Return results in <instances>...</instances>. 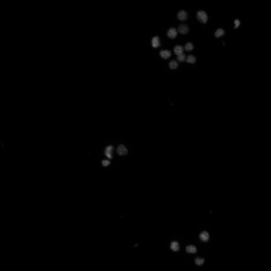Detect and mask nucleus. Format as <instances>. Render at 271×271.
I'll return each mask as SVG.
<instances>
[{"instance_id": "nucleus-1", "label": "nucleus", "mask_w": 271, "mask_h": 271, "mask_svg": "<svg viewBox=\"0 0 271 271\" xmlns=\"http://www.w3.org/2000/svg\"><path fill=\"white\" fill-rule=\"evenodd\" d=\"M197 17L200 22L204 24L207 22L208 19L207 14L205 12L202 11L198 12L197 14Z\"/></svg>"}, {"instance_id": "nucleus-2", "label": "nucleus", "mask_w": 271, "mask_h": 271, "mask_svg": "<svg viewBox=\"0 0 271 271\" xmlns=\"http://www.w3.org/2000/svg\"><path fill=\"white\" fill-rule=\"evenodd\" d=\"M118 154L120 156L125 155L128 153V150L124 145L120 144L118 146L116 149Z\"/></svg>"}, {"instance_id": "nucleus-3", "label": "nucleus", "mask_w": 271, "mask_h": 271, "mask_svg": "<svg viewBox=\"0 0 271 271\" xmlns=\"http://www.w3.org/2000/svg\"><path fill=\"white\" fill-rule=\"evenodd\" d=\"M189 28L188 26L185 24H181L179 25L178 28V31L179 33L182 34H185L189 31Z\"/></svg>"}, {"instance_id": "nucleus-4", "label": "nucleus", "mask_w": 271, "mask_h": 271, "mask_svg": "<svg viewBox=\"0 0 271 271\" xmlns=\"http://www.w3.org/2000/svg\"><path fill=\"white\" fill-rule=\"evenodd\" d=\"M177 34V32L176 29L173 27L169 29L167 32L168 36L171 39H173L175 38Z\"/></svg>"}, {"instance_id": "nucleus-5", "label": "nucleus", "mask_w": 271, "mask_h": 271, "mask_svg": "<svg viewBox=\"0 0 271 271\" xmlns=\"http://www.w3.org/2000/svg\"><path fill=\"white\" fill-rule=\"evenodd\" d=\"M177 17L179 20L182 21H184L187 19L188 14L185 11L183 10H181L178 13Z\"/></svg>"}, {"instance_id": "nucleus-6", "label": "nucleus", "mask_w": 271, "mask_h": 271, "mask_svg": "<svg viewBox=\"0 0 271 271\" xmlns=\"http://www.w3.org/2000/svg\"><path fill=\"white\" fill-rule=\"evenodd\" d=\"M160 55L162 58L165 59H167L170 57L171 52L169 50H162L160 51Z\"/></svg>"}, {"instance_id": "nucleus-7", "label": "nucleus", "mask_w": 271, "mask_h": 271, "mask_svg": "<svg viewBox=\"0 0 271 271\" xmlns=\"http://www.w3.org/2000/svg\"><path fill=\"white\" fill-rule=\"evenodd\" d=\"M209 234L206 231H203L199 235V237L200 240L202 241L206 242L208 241L209 238Z\"/></svg>"}, {"instance_id": "nucleus-8", "label": "nucleus", "mask_w": 271, "mask_h": 271, "mask_svg": "<svg viewBox=\"0 0 271 271\" xmlns=\"http://www.w3.org/2000/svg\"><path fill=\"white\" fill-rule=\"evenodd\" d=\"M184 50L183 47L182 46L179 45H177L175 46L174 49V51L175 53L177 56L183 53Z\"/></svg>"}, {"instance_id": "nucleus-9", "label": "nucleus", "mask_w": 271, "mask_h": 271, "mask_svg": "<svg viewBox=\"0 0 271 271\" xmlns=\"http://www.w3.org/2000/svg\"><path fill=\"white\" fill-rule=\"evenodd\" d=\"M152 43V46L153 47L156 48L160 46L159 38L157 36L153 38Z\"/></svg>"}, {"instance_id": "nucleus-10", "label": "nucleus", "mask_w": 271, "mask_h": 271, "mask_svg": "<svg viewBox=\"0 0 271 271\" xmlns=\"http://www.w3.org/2000/svg\"><path fill=\"white\" fill-rule=\"evenodd\" d=\"M170 248L173 251H178L179 249V246L178 243L175 241L172 242L171 244Z\"/></svg>"}, {"instance_id": "nucleus-11", "label": "nucleus", "mask_w": 271, "mask_h": 271, "mask_svg": "<svg viewBox=\"0 0 271 271\" xmlns=\"http://www.w3.org/2000/svg\"><path fill=\"white\" fill-rule=\"evenodd\" d=\"M186 251L189 253H195L197 252L196 247L194 246L189 245L186 247Z\"/></svg>"}, {"instance_id": "nucleus-12", "label": "nucleus", "mask_w": 271, "mask_h": 271, "mask_svg": "<svg viewBox=\"0 0 271 271\" xmlns=\"http://www.w3.org/2000/svg\"><path fill=\"white\" fill-rule=\"evenodd\" d=\"M178 66L177 62L175 60H172L169 63V66L170 68L172 69H175L177 68Z\"/></svg>"}, {"instance_id": "nucleus-13", "label": "nucleus", "mask_w": 271, "mask_h": 271, "mask_svg": "<svg viewBox=\"0 0 271 271\" xmlns=\"http://www.w3.org/2000/svg\"><path fill=\"white\" fill-rule=\"evenodd\" d=\"M186 61L189 63H194L196 61V58L193 55H189L187 57L186 59Z\"/></svg>"}, {"instance_id": "nucleus-14", "label": "nucleus", "mask_w": 271, "mask_h": 271, "mask_svg": "<svg viewBox=\"0 0 271 271\" xmlns=\"http://www.w3.org/2000/svg\"><path fill=\"white\" fill-rule=\"evenodd\" d=\"M225 33L224 30L222 29H218L215 32V36L217 38L223 35Z\"/></svg>"}, {"instance_id": "nucleus-15", "label": "nucleus", "mask_w": 271, "mask_h": 271, "mask_svg": "<svg viewBox=\"0 0 271 271\" xmlns=\"http://www.w3.org/2000/svg\"><path fill=\"white\" fill-rule=\"evenodd\" d=\"M184 48L185 50L187 51H192L193 48V45L191 43L188 42L185 45Z\"/></svg>"}, {"instance_id": "nucleus-16", "label": "nucleus", "mask_w": 271, "mask_h": 271, "mask_svg": "<svg viewBox=\"0 0 271 271\" xmlns=\"http://www.w3.org/2000/svg\"><path fill=\"white\" fill-rule=\"evenodd\" d=\"M205 261L204 259L196 258L195 259V262L196 264L200 266L202 265Z\"/></svg>"}, {"instance_id": "nucleus-17", "label": "nucleus", "mask_w": 271, "mask_h": 271, "mask_svg": "<svg viewBox=\"0 0 271 271\" xmlns=\"http://www.w3.org/2000/svg\"><path fill=\"white\" fill-rule=\"evenodd\" d=\"M185 59L186 55L184 54L183 53L177 56V59L180 62H182L185 61Z\"/></svg>"}, {"instance_id": "nucleus-18", "label": "nucleus", "mask_w": 271, "mask_h": 271, "mask_svg": "<svg viewBox=\"0 0 271 271\" xmlns=\"http://www.w3.org/2000/svg\"><path fill=\"white\" fill-rule=\"evenodd\" d=\"M101 162L103 166L105 167L109 165L111 163L110 161L107 160H102Z\"/></svg>"}, {"instance_id": "nucleus-19", "label": "nucleus", "mask_w": 271, "mask_h": 271, "mask_svg": "<svg viewBox=\"0 0 271 271\" xmlns=\"http://www.w3.org/2000/svg\"><path fill=\"white\" fill-rule=\"evenodd\" d=\"M234 23L235 24V26L234 28H237L240 24V22L238 19H236Z\"/></svg>"}]
</instances>
